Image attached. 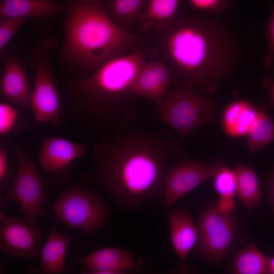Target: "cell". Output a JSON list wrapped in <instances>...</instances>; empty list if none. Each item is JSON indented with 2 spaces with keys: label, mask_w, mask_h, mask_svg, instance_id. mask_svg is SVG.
Returning a JSON list of instances; mask_svg holds the SVG:
<instances>
[{
  "label": "cell",
  "mask_w": 274,
  "mask_h": 274,
  "mask_svg": "<svg viewBox=\"0 0 274 274\" xmlns=\"http://www.w3.org/2000/svg\"><path fill=\"white\" fill-rule=\"evenodd\" d=\"M174 146L166 132L133 130L109 133L93 149L94 172L119 206L136 209L162 197Z\"/></svg>",
  "instance_id": "1"
},
{
  "label": "cell",
  "mask_w": 274,
  "mask_h": 274,
  "mask_svg": "<svg viewBox=\"0 0 274 274\" xmlns=\"http://www.w3.org/2000/svg\"><path fill=\"white\" fill-rule=\"evenodd\" d=\"M157 50L172 76L194 92L214 90L237 61L230 34L214 21L194 17L177 18L158 33Z\"/></svg>",
  "instance_id": "2"
},
{
  "label": "cell",
  "mask_w": 274,
  "mask_h": 274,
  "mask_svg": "<svg viewBox=\"0 0 274 274\" xmlns=\"http://www.w3.org/2000/svg\"><path fill=\"white\" fill-rule=\"evenodd\" d=\"M147 54L142 48L110 59L90 76L66 78L69 114L88 128H120L132 118V87Z\"/></svg>",
  "instance_id": "3"
},
{
  "label": "cell",
  "mask_w": 274,
  "mask_h": 274,
  "mask_svg": "<svg viewBox=\"0 0 274 274\" xmlns=\"http://www.w3.org/2000/svg\"><path fill=\"white\" fill-rule=\"evenodd\" d=\"M62 27L65 38L59 58L75 79L88 77L110 59L132 52L141 40L112 20L103 0L90 5L71 0Z\"/></svg>",
  "instance_id": "4"
},
{
  "label": "cell",
  "mask_w": 274,
  "mask_h": 274,
  "mask_svg": "<svg viewBox=\"0 0 274 274\" xmlns=\"http://www.w3.org/2000/svg\"><path fill=\"white\" fill-rule=\"evenodd\" d=\"M57 44L53 36L39 38L26 50L36 68L30 107L37 122L58 127L61 122L60 99L55 83L50 51Z\"/></svg>",
  "instance_id": "5"
},
{
  "label": "cell",
  "mask_w": 274,
  "mask_h": 274,
  "mask_svg": "<svg viewBox=\"0 0 274 274\" xmlns=\"http://www.w3.org/2000/svg\"><path fill=\"white\" fill-rule=\"evenodd\" d=\"M46 205L52 208L56 220L67 228L80 229L86 233L104 227L109 218L102 199L94 192L82 187L66 189L54 201Z\"/></svg>",
  "instance_id": "6"
},
{
  "label": "cell",
  "mask_w": 274,
  "mask_h": 274,
  "mask_svg": "<svg viewBox=\"0 0 274 274\" xmlns=\"http://www.w3.org/2000/svg\"><path fill=\"white\" fill-rule=\"evenodd\" d=\"M214 109L209 98L182 87L156 104L155 114L183 139L210 121Z\"/></svg>",
  "instance_id": "7"
},
{
  "label": "cell",
  "mask_w": 274,
  "mask_h": 274,
  "mask_svg": "<svg viewBox=\"0 0 274 274\" xmlns=\"http://www.w3.org/2000/svg\"><path fill=\"white\" fill-rule=\"evenodd\" d=\"M15 154L18 162L17 173L11 187L1 198V203L6 201L16 202L25 220L32 225H36L39 216H50V213L43 207V204L46 205L47 203L43 178L35 162L21 149L16 148Z\"/></svg>",
  "instance_id": "8"
},
{
  "label": "cell",
  "mask_w": 274,
  "mask_h": 274,
  "mask_svg": "<svg viewBox=\"0 0 274 274\" xmlns=\"http://www.w3.org/2000/svg\"><path fill=\"white\" fill-rule=\"evenodd\" d=\"M196 225L197 254L207 260H221L230 251L236 237V224L231 213L216 207L208 208L200 214Z\"/></svg>",
  "instance_id": "9"
},
{
  "label": "cell",
  "mask_w": 274,
  "mask_h": 274,
  "mask_svg": "<svg viewBox=\"0 0 274 274\" xmlns=\"http://www.w3.org/2000/svg\"><path fill=\"white\" fill-rule=\"evenodd\" d=\"M87 149V144L76 143L62 137L45 138L38 157L39 167L45 176V183L52 186L67 180L72 162L83 157Z\"/></svg>",
  "instance_id": "10"
},
{
  "label": "cell",
  "mask_w": 274,
  "mask_h": 274,
  "mask_svg": "<svg viewBox=\"0 0 274 274\" xmlns=\"http://www.w3.org/2000/svg\"><path fill=\"white\" fill-rule=\"evenodd\" d=\"M222 164L198 161L180 163L167 168L163 179L161 207L165 210L212 177Z\"/></svg>",
  "instance_id": "11"
},
{
  "label": "cell",
  "mask_w": 274,
  "mask_h": 274,
  "mask_svg": "<svg viewBox=\"0 0 274 274\" xmlns=\"http://www.w3.org/2000/svg\"><path fill=\"white\" fill-rule=\"evenodd\" d=\"M42 235L39 226L21 217L5 218L0 228V250L11 257L30 259L41 256Z\"/></svg>",
  "instance_id": "12"
},
{
  "label": "cell",
  "mask_w": 274,
  "mask_h": 274,
  "mask_svg": "<svg viewBox=\"0 0 274 274\" xmlns=\"http://www.w3.org/2000/svg\"><path fill=\"white\" fill-rule=\"evenodd\" d=\"M2 72L0 80V93L6 102L25 109H31L32 93L23 64L13 51L6 49L1 52Z\"/></svg>",
  "instance_id": "13"
},
{
  "label": "cell",
  "mask_w": 274,
  "mask_h": 274,
  "mask_svg": "<svg viewBox=\"0 0 274 274\" xmlns=\"http://www.w3.org/2000/svg\"><path fill=\"white\" fill-rule=\"evenodd\" d=\"M167 216L171 244L180 261L179 271L187 273L189 271L187 257L198 239L197 225L190 213L184 209H172Z\"/></svg>",
  "instance_id": "14"
},
{
  "label": "cell",
  "mask_w": 274,
  "mask_h": 274,
  "mask_svg": "<svg viewBox=\"0 0 274 274\" xmlns=\"http://www.w3.org/2000/svg\"><path fill=\"white\" fill-rule=\"evenodd\" d=\"M79 262L88 274H122L138 269V263L130 251L118 247H105L96 250L80 258Z\"/></svg>",
  "instance_id": "15"
},
{
  "label": "cell",
  "mask_w": 274,
  "mask_h": 274,
  "mask_svg": "<svg viewBox=\"0 0 274 274\" xmlns=\"http://www.w3.org/2000/svg\"><path fill=\"white\" fill-rule=\"evenodd\" d=\"M171 77L169 69L163 61L147 60L135 79L132 92L158 104L169 92Z\"/></svg>",
  "instance_id": "16"
},
{
  "label": "cell",
  "mask_w": 274,
  "mask_h": 274,
  "mask_svg": "<svg viewBox=\"0 0 274 274\" xmlns=\"http://www.w3.org/2000/svg\"><path fill=\"white\" fill-rule=\"evenodd\" d=\"M47 234L46 243L41 249L40 265L31 269L30 272L43 274L67 273L64 266V260L74 237L71 234L59 232L55 226L49 228Z\"/></svg>",
  "instance_id": "17"
},
{
  "label": "cell",
  "mask_w": 274,
  "mask_h": 274,
  "mask_svg": "<svg viewBox=\"0 0 274 274\" xmlns=\"http://www.w3.org/2000/svg\"><path fill=\"white\" fill-rule=\"evenodd\" d=\"M260 112L246 100H238L231 102L222 113L223 130L231 138L247 135Z\"/></svg>",
  "instance_id": "18"
},
{
  "label": "cell",
  "mask_w": 274,
  "mask_h": 274,
  "mask_svg": "<svg viewBox=\"0 0 274 274\" xmlns=\"http://www.w3.org/2000/svg\"><path fill=\"white\" fill-rule=\"evenodd\" d=\"M179 6L180 0H149L136 23L142 31L158 33L176 20Z\"/></svg>",
  "instance_id": "19"
},
{
  "label": "cell",
  "mask_w": 274,
  "mask_h": 274,
  "mask_svg": "<svg viewBox=\"0 0 274 274\" xmlns=\"http://www.w3.org/2000/svg\"><path fill=\"white\" fill-rule=\"evenodd\" d=\"M61 6L54 0H1L0 17L48 18L58 14Z\"/></svg>",
  "instance_id": "20"
},
{
  "label": "cell",
  "mask_w": 274,
  "mask_h": 274,
  "mask_svg": "<svg viewBox=\"0 0 274 274\" xmlns=\"http://www.w3.org/2000/svg\"><path fill=\"white\" fill-rule=\"evenodd\" d=\"M234 172L237 180L236 195L248 210L254 211L261 203L262 193L258 177L250 166L237 164Z\"/></svg>",
  "instance_id": "21"
},
{
  "label": "cell",
  "mask_w": 274,
  "mask_h": 274,
  "mask_svg": "<svg viewBox=\"0 0 274 274\" xmlns=\"http://www.w3.org/2000/svg\"><path fill=\"white\" fill-rule=\"evenodd\" d=\"M106 11L112 20L120 28L128 32L136 24L140 15L149 0H106Z\"/></svg>",
  "instance_id": "22"
},
{
  "label": "cell",
  "mask_w": 274,
  "mask_h": 274,
  "mask_svg": "<svg viewBox=\"0 0 274 274\" xmlns=\"http://www.w3.org/2000/svg\"><path fill=\"white\" fill-rule=\"evenodd\" d=\"M268 258L252 243L237 253L231 266V272L235 274L268 273Z\"/></svg>",
  "instance_id": "23"
},
{
  "label": "cell",
  "mask_w": 274,
  "mask_h": 274,
  "mask_svg": "<svg viewBox=\"0 0 274 274\" xmlns=\"http://www.w3.org/2000/svg\"><path fill=\"white\" fill-rule=\"evenodd\" d=\"M247 136L248 150L253 154L274 142V121L265 113L260 112Z\"/></svg>",
  "instance_id": "24"
},
{
  "label": "cell",
  "mask_w": 274,
  "mask_h": 274,
  "mask_svg": "<svg viewBox=\"0 0 274 274\" xmlns=\"http://www.w3.org/2000/svg\"><path fill=\"white\" fill-rule=\"evenodd\" d=\"M212 177L214 189L219 198H233L237 189L234 170L222 164Z\"/></svg>",
  "instance_id": "25"
},
{
  "label": "cell",
  "mask_w": 274,
  "mask_h": 274,
  "mask_svg": "<svg viewBox=\"0 0 274 274\" xmlns=\"http://www.w3.org/2000/svg\"><path fill=\"white\" fill-rule=\"evenodd\" d=\"M26 17H6L0 19V52L2 51L14 36Z\"/></svg>",
  "instance_id": "26"
},
{
  "label": "cell",
  "mask_w": 274,
  "mask_h": 274,
  "mask_svg": "<svg viewBox=\"0 0 274 274\" xmlns=\"http://www.w3.org/2000/svg\"><path fill=\"white\" fill-rule=\"evenodd\" d=\"M17 110L10 103L0 104V134L5 135L14 128L18 118Z\"/></svg>",
  "instance_id": "27"
},
{
  "label": "cell",
  "mask_w": 274,
  "mask_h": 274,
  "mask_svg": "<svg viewBox=\"0 0 274 274\" xmlns=\"http://www.w3.org/2000/svg\"><path fill=\"white\" fill-rule=\"evenodd\" d=\"M265 37L267 40V50L264 64L268 68H274V5L272 6L268 21L265 25Z\"/></svg>",
  "instance_id": "28"
},
{
  "label": "cell",
  "mask_w": 274,
  "mask_h": 274,
  "mask_svg": "<svg viewBox=\"0 0 274 274\" xmlns=\"http://www.w3.org/2000/svg\"><path fill=\"white\" fill-rule=\"evenodd\" d=\"M231 0H189L191 6L196 10L218 14L229 6Z\"/></svg>",
  "instance_id": "29"
},
{
  "label": "cell",
  "mask_w": 274,
  "mask_h": 274,
  "mask_svg": "<svg viewBox=\"0 0 274 274\" xmlns=\"http://www.w3.org/2000/svg\"><path fill=\"white\" fill-rule=\"evenodd\" d=\"M9 168L8 156L7 151L3 148L0 149V186L4 189L8 181Z\"/></svg>",
  "instance_id": "30"
},
{
  "label": "cell",
  "mask_w": 274,
  "mask_h": 274,
  "mask_svg": "<svg viewBox=\"0 0 274 274\" xmlns=\"http://www.w3.org/2000/svg\"><path fill=\"white\" fill-rule=\"evenodd\" d=\"M234 206L235 204L233 198H219L216 207L221 211L231 213L234 209Z\"/></svg>",
  "instance_id": "31"
},
{
  "label": "cell",
  "mask_w": 274,
  "mask_h": 274,
  "mask_svg": "<svg viewBox=\"0 0 274 274\" xmlns=\"http://www.w3.org/2000/svg\"><path fill=\"white\" fill-rule=\"evenodd\" d=\"M268 193L270 207L274 215V172L268 182Z\"/></svg>",
  "instance_id": "32"
},
{
  "label": "cell",
  "mask_w": 274,
  "mask_h": 274,
  "mask_svg": "<svg viewBox=\"0 0 274 274\" xmlns=\"http://www.w3.org/2000/svg\"><path fill=\"white\" fill-rule=\"evenodd\" d=\"M268 273L274 274V255L268 258Z\"/></svg>",
  "instance_id": "33"
},
{
  "label": "cell",
  "mask_w": 274,
  "mask_h": 274,
  "mask_svg": "<svg viewBox=\"0 0 274 274\" xmlns=\"http://www.w3.org/2000/svg\"><path fill=\"white\" fill-rule=\"evenodd\" d=\"M269 93L271 99L274 103V79L272 81L269 86Z\"/></svg>",
  "instance_id": "34"
},
{
  "label": "cell",
  "mask_w": 274,
  "mask_h": 274,
  "mask_svg": "<svg viewBox=\"0 0 274 274\" xmlns=\"http://www.w3.org/2000/svg\"><path fill=\"white\" fill-rule=\"evenodd\" d=\"M81 1L86 4L90 5V4L95 3L100 0H81Z\"/></svg>",
  "instance_id": "35"
}]
</instances>
